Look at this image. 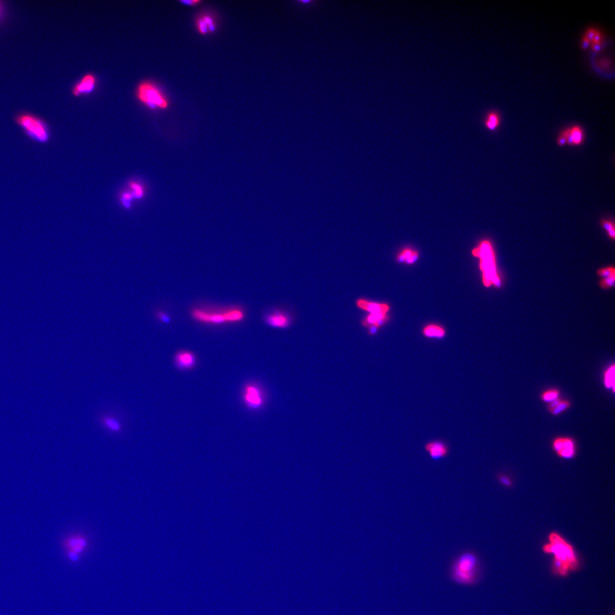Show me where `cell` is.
Instances as JSON below:
<instances>
[{
    "label": "cell",
    "mask_w": 615,
    "mask_h": 615,
    "mask_svg": "<svg viewBox=\"0 0 615 615\" xmlns=\"http://www.w3.org/2000/svg\"><path fill=\"white\" fill-rule=\"evenodd\" d=\"M483 571L480 557L473 550L468 549L453 558L448 573L453 583L462 586L474 587L481 582Z\"/></svg>",
    "instance_id": "1"
},
{
    "label": "cell",
    "mask_w": 615,
    "mask_h": 615,
    "mask_svg": "<svg viewBox=\"0 0 615 615\" xmlns=\"http://www.w3.org/2000/svg\"><path fill=\"white\" fill-rule=\"evenodd\" d=\"M549 538V543L543 550L545 553L554 554L553 571L565 576L569 571L578 568V561L572 547L557 533H551Z\"/></svg>",
    "instance_id": "2"
},
{
    "label": "cell",
    "mask_w": 615,
    "mask_h": 615,
    "mask_svg": "<svg viewBox=\"0 0 615 615\" xmlns=\"http://www.w3.org/2000/svg\"><path fill=\"white\" fill-rule=\"evenodd\" d=\"M473 254L480 259V267L484 285L486 287L492 285L500 287L501 281L497 273L495 253L490 241L488 240L482 241L473 251Z\"/></svg>",
    "instance_id": "3"
},
{
    "label": "cell",
    "mask_w": 615,
    "mask_h": 615,
    "mask_svg": "<svg viewBox=\"0 0 615 615\" xmlns=\"http://www.w3.org/2000/svg\"><path fill=\"white\" fill-rule=\"evenodd\" d=\"M191 318L197 322L210 325L238 323L245 319V313L239 307H232L224 310H209L195 308L191 311Z\"/></svg>",
    "instance_id": "4"
},
{
    "label": "cell",
    "mask_w": 615,
    "mask_h": 615,
    "mask_svg": "<svg viewBox=\"0 0 615 615\" xmlns=\"http://www.w3.org/2000/svg\"><path fill=\"white\" fill-rule=\"evenodd\" d=\"M14 120L30 141L40 144H47L50 141V130L42 119L24 113L17 115Z\"/></svg>",
    "instance_id": "5"
},
{
    "label": "cell",
    "mask_w": 615,
    "mask_h": 615,
    "mask_svg": "<svg viewBox=\"0 0 615 615\" xmlns=\"http://www.w3.org/2000/svg\"><path fill=\"white\" fill-rule=\"evenodd\" d=\"M138 96L143 103L151 108H167L168 101L155 86L148 82L139 86Z\"/></svg>",
    "instance_id": "6"
},
{
    "label": "cell",
    "mask_w": 615,
    "mask_h": 615,
    "mask_svg": "<svg viewBox=\"0 0 615 615\" xmlns=\"http://www.w3.org/2000/svg\"><path fill=\"white\" fill-rule=\"evenodd\" d=\"M89 539L81 533L68 535L62 541V546L68 557L72 561H77L79 557L88 549Z\"/></svg>",
    "instance_id": "7"
},
{
    "label": "cell",
    "mask_w": 615,
    "mask_h": 615,
    "mask_svg": "<svg viewBox=\"0 0 615 615\" xmlns=\"http://www.w3.org/2000/svg\"><path fill=\"white\" fill-rule=\"evenodd\" d=\"M242 396L244 404L249 409L258 410L265 404L264 392L256 384H247L244 387Z\"/></svg>",
    "instance_id": "8"
},
{
    "label": "cell",
    "mask_w": 615,
    "mask_h": 615,
    "mask_svg": "<svg viewBox=\"0 0 615 615\" xmlns=\"http://www.w3.org/2000/svg\"><path fill=\"white\" fill-rule=\"evenodd\" d=\"M552 448L557 455L562 458L572 459L576 454L575 441L571 437H556L553 441Z\"/></svg>",
    "instance_id": "9"
},
{
    "label": "cell",
    "mask_w": 615,
    "mask_h": 615,
    "mask_svg": "<svg viewBox=\"0 0 615 615\" xmlns=\"http://www.w3.org/2000/svg\"><path fill=\"white\" fill-rule=\"evenodd\" d=\"M197 363L195 354L189 350H180L173 357V364L181 371H188L194 368Z\"/></svg>",
    "instance_id": "10"
},
{
    "label": "cell",
    "mask_w": 615,
    "mask_h": 615,
    "mask_svg": "<svg viewBox=\"0 0 615 615\" xmlns=\"http://www.w3.org/2000/svg\"><path fill=\"white\" fill-rule=\"evenodd\" d=\"M425 450L433 460H439L447 457L450 452L448 444L442 440L430 441L425 444Z\"/></svg>",
    "instance_id": "11"
},
{
    "label": "cell",
    "mask_w": 615,
    "mask_h": 615,
    "mask_svg": "<svg viewBox=\"0 0 615 615\" xmlns=\"http://www.w3.org/2000/svg\"><path fill=\"white\" fill-rule=\"evenodd\" d=\"M100 424L102 427L107 431L113 434H119L122 433L124 430L123 423L118 417L111 413H105L101 415L99 418Z\"/></svg>",
    "instance_id": "12"
},
{
    "label": "cell",
    "mask_w": 615,
    "mask_h": 615,
    "mask_svg": "<svg viewBox=\"0 0 615 615\" xmlns=\"http://www.w3.org/2000/svg\"><path fill=\"white\" fill-rule=\"evenodd\" d=\"M265 322L268 325L275 328L284 329L289 327L290 319L289 316L285 313L276 311L272 312L265 317Z\"/></svg>",
    "instance_id": "13"
},
{
    "label": "cell",
    "mask_w": 615,
    "mask_h": 615,
    "mask_svg": "<svg viewBox=\"0 0 615 615\" xmlns=\"http://www.w3.org/2000/svg\"><path fill=\"white\" fill-rule=\"evenodd\" d=\"M356 305L358 308L368 312L371 314H387L390 310L389 306L386 304L375 303V302L368 301L364 299H358L356 301Z\"/></svg>",
    "instance_id": "14"
},
{
    "label": "cell",
    "mask_w": 615,
    "mask_h": 615,
    "mask_svg": "<svg viewBox=\"0 0 615 615\" xmlns=\"http://www.w3.org/2000/svg\"><path fill=\"white\" fill-rule=\"evenodd\" d=\"M571 406V402L561 397L547 405V410L554 416H558L565 412Z\"/></svg>",
    "instance_id": "15"
},
{
    "label": "cell",
    "mask_w": 615,
    "mask_h": 615,
    "mask_svg": "<svg viewBox=\"0 0 615 615\" xmlns=\"http://www.w3.org/2000/svg\"><path fill=\"white\" fill-rule=\"evenodd\" d=\"M95 84V77L93 75H86L80 83L75 86L73 93L75 95H79L81 93L90 92L93 89Z\"/></svg>",
    "instance_id": "16"
},
{
    "label": "cell",
    "mask_w": 615,
    "mask_h": 615,
    "mask_svg": "<svg viewBox=\"0 0 615 615\" xmlns=\"http://www.w3.org/2000/svg\"><path fill=\"white\" fill-rule=\"evenodd\" d=\"M583 140V131L579 126L569 128L567 144L571 146L580 145L582 144Z\"/></svg>",
    "instance_id": "17"
},
{
    "label": "cell",
    "mask_w": 615,
    "mask_h": 615,
    "mask_svg": "<svg viewBox=\"0 0 615 615\" xmlns=\"http://www.w3.org/2000/svg\"><path fill=\"white\" fill-rule=\"evenodd\" d=\"M197 27L199 32L203 35L210 32H213L216 29L213 19L209 16H203L198 19Z\"/></svg>",
    "instance_id": "18"
},
{
    "label": "cell",
    "mask_w": 615,
    "mask_h": 615,
    "mask_svg": "<svg viewBox=\"0 0 615 615\" xmlns=\"http://www.w3.org/2000/svg\"><path fill=\"white\" fill-rule=\"evenodd\" d=\"M615 364L610 365V367L606 369L604 375V383L607 389L612 390L613 393H615Z\"/></svg>",
    "instance_id": "19"
},
{
    "label": "cell",
    "mask_w": 615,
    "mask_h": 615,
    "mask_svg": "<svg viewBox=\"0 0 615 615\" xmlns=\"http://www.w3.org/2000/svg\"><path fill=\"white\" fill-rule=\"evenodd\" d=\"M424 334L428 338H441L445 336L446 331L438 326L429 325L424 330Z\"/></svg>",
    "instance_id": "20"
},
{
    "label": "cell",
    "mask_w": 615,
    "mask_h": 615,
    "mask_svg": "<svg viewBox=\"0 0 615 615\" xmlns=\"http://www.w3.org/2000/svg\"><path fill=\"white\" fill-rule=\"evenodd\" d=\"M500 124V118L496 112H490L486 116L485 124L486 128L490 131H495Z\"/></svg>",
    "instance_id": "21"
},
{
    "label": "cell",
    "mask_w": 615,
    "mask_h": 615,
    "mask_svg": "<svg viewBox=\"0 0 615 615\" xmlns=\"http://www.w3.org/2000/svg\"><path fill=\"white\" fill-rule=\"evenodd\" d=\"M561 392L557 388H549L543 391L540 395V398L543 402L549 403L560 397Z\"/></svg>",
    "instance_id": "22"
},
{
    "label": "cell",
    "mask_w": 615,
    "mask_h": 615,
    "mask_svg": "<svg viewBox=\"0 0 615 615\" xmlns=\"http://www.w3.org/2000/svg\"><path fill=\"white\" fill-rule=\"evenodd\" d=\"M387 316L384 314H370L362 321V325L365 327H369L374 325L378 321L382 319Z\"/></svg>",
    "instance_id": "23"
},
{
    "label": "cell",
    "mask_w": 615,
    "mask_h": 615,
    "mask_svg": "<svg viewBox=\"0 0 615 615\" xmlns=\"http://www.w3.org/2000/svg\"><path fill=\"white\" fill-rule=\"evenodd\" d=\"M615 274H613L608 278L602 279L599 284L602 288L607 289L613 288L615 285Z\"/></svg>",
    "instance_id": "24"
},
{
    "label": "cell",
    "mask_w": 615,
    "mask_h": 615,
    "mask_svg": "<svg viewBox=\"0 0 615 615\" xmlns=\"http://www.w3.org/2000/svg\"><path fill=\"white\" fill-rule=\"evenodd\" d=\"M597 273L602 279L608 278L611 276V275L615 274V268L614 267L603 268V269L599 270Z\"/></svg>",
    "instance_id": "25"
},
{
    "label": "cell",
    "mask_w": 615,
    "mask_h": 615,
    "mask_svg": "<svg viewBox=\"0 0 615 615\" xmlns=\"http://www.w3.org/2000/svg\"><path fill=\"white\" fill-rule=\"evenodd\" d=\"M569 133V128L562 132L559 138L558 139V144L561 146H564L567 144L568 137Z\"/></svg>",
    "instance_id": "26"
},
{
    "label": "cell",
    "mask_w": 615,
    "mask_h": 615,
    "mask_svg": "<svg viewBox=\"0 0 615 615\" xmlns=\"http://www.w3.org/2000/svg\"><path fill=\"white\" fill-rule=\"evenodd\" d=\"M131 186L134 190L133 194L134 197L138 198H142L143 195L142 188L138 184L134 183H132Z\"/></svg>",
    "instance_id": "27"
},
{
    "label": "cell",
    "mask_w": 615,
    "mask_h": 615,
    "mask_svg": "<svg viewBox=\"0 0 615 615\" xmlns=\"http://www.w3.org/2000/svg\"><path fill=\"white\" fill-rule=\"evenodd\" d=\"M601 225L607 233L615 230V228L614 223L609 220H602L601 221Z\"/></svg>",
    "instance_id": "28"
},
{
    "label": "cell",
    "mask_w": 615,
    "mask_h": 615,
    "mask_svg": "<svg viewBox=\"0 0 615 615\" xmlns=\"http://www.w3.org/2000/svg\"><path fill=\"white\" fill-rule=\"evenodd\" d=\"M156 316L158 319H159L163 323H168L170 322V320H171L167 314L161 311L157 312L156 313Z\"/></svg>",
    "instance_id": "29"
},
{
    "label": "cell",
    "mask_w": 615,
    "mask_h": 615,
    "mask_svg": "<svg viewBox=\"0 0 615 615\" xmlns=\"http://www.w3.org/2000/svg\"><path fill=\"white\" fill-rule=\"evenodd\" d=\"M498 480H499L501 484L505 486H509L511 485V481L510 479L504 474H499L498 476Z\"/></svg>",
    "instance_id": "30"
},
{
    "label": "cell",
    "mask_w": 615,
    "mask_h": 615,
    "mask_svg": "<svg viewBox=\"0 0 615 615\" xmlns=\"http://www.w3.org/2000/svg\"><path fill=\"white\" fill-rule=\"evenodd\" d=\"M133 195L130 193L124 194L122 201L124 206L127 207H130L131 201L133 197Z\"/></svg>",
    "instance_id": "31"
},
{
    "label": "cell",
    "mask_w": 615,
    "mask_h": 615,
    "mask_svg": "<svg viewBox=\"0 0 615 615\" xmlns=\"http://www.w3.org/2000/svg\"><path fill=\"white\" fill-rule=\"evenodd\" d=\"M596 32H597V30L594 28H589L587 30L585 36L591 42L594 39Z\"/></svg>",
    "instance_id": "32"
},
{
    "label": "cell",
    "mask_w": 615,
    "mask_h": 615,
    "mask_svg": "<svg viewBox=\"0 0 615 615\" xmlns=\"http://www.w3.org/2000/svg\"><path fill=\"white\" fill-rule=\"evenodd\" d=\"M591 43V41L588 40L585 36H584L583 38L582 45H581V46H582V48L584 49V50H586V49L590 46Z\"/></svg>",
    "instance_id": "33"
},
{
    "label": "cell",
    "mask_w": 615,
    "mask_h": 615,
    "mask_svg": "<svg viewBox=\"0 0 615 615\" xmlns=\"http://www.w3.org/2000/svg\"><path fill=\"white\" fill-rule=\"evenodd\" d=\"M590 45L591 46V48L592 49V50L595 52H599V51L601 50L602 47V43H591Z\"/></svg>",
    "instance_id": "34"
},
{
    "label": "cell",
    "mask_w": 615,
    "mask_h": 615,
    "mask_svg": "<svg viewBox=\"0 0 615 615\" xmlns=\"http://www.w3.org/2000/svg\"><path fill=\"white\" fill-rule=\"evenodd\" d=\"M418 256H419V254L417 252H416V251L413 252V254L412 256H411V258L410 259L406 260L405 262L407 264L414 263L415 262L417 261V260L418 258Z\"/></svg>",
    "instance_id": "35"
},
{
    "label": "cell",
    "mask_w": 615,
    "mask_h": 615,
    "mask_svg": "<svg viewBox=\"0 0 615 615\" xmlns=\"http://www.w3.org/2000/svg\"><path fill=\"white\" fill-rule=\"evenodd\" d=\"M591 43H602L601 33H600L599 31H598V30H597V32H596L594 39L591 41Z\"/></svg>",
    "instance_id": "36"
},
{
    "label": "cell",
    "mask_w": 615,
    "mask_h": 615,
    "mask_svg": "<svg viewBox=\"0 0 615 615\" xmlns=\"http://www.w3.org/2000/svg\"><path fill=\"white\" fill-rule=\"evenodd\" d=\"M413 254V252L410 250V249H406V250H405L402 253L403 255L405 256L406 260L410 259L411 258V256H412Z\"/></svg>",
    "instance_id": "37"
},
{
    "label": "cell",
    "mask_w": 615,
    "mask_h": 615,
    "mask_svg": "<svg viewBox=\"0 0 615 615\" xmlns=\"http://www.w3.org/2000/svg\"><path fill=\"white\" fill-rule=\"evenodd\" d=\"M201 2H202L201 1H199V0H192V1H181V3H184V4H186V5L187 4L188 5H191V6L197 5L198 4V3H201Z\"/></svg>",
    "instance_id": "38"
},
{
    "label": "cell",
    "mask_w": 615,
    "mask_h": 615,
    "mask_svg": "<svg viewBox=\"0 0 615 615\" xmlns=\"http://www.w3.org/2000/svg\"><path fill=\"white\" fill-rule=\"evenodd\" d=\"M378 328H377L374 325L370 326L368 327V333L370 335H375L377 333V331H378Z\"/></svg>",
    "instance_id": "39"
},
{
    "label": "cell",
    "mask_w": 615,
    "mask_h": 615,
    "mask_svg": "<svg viewBox=\"0 0 615 615\" xmlns=\"http://www.w3.org/2000/svg\"><path fill=\"white\" fill-rule=\"evenodd\" d=\"M608 235L610 238L613 240L615 239V229L608 233Z\"/></svg>",
    "instance_id": "40"
},
{
    "label": "cell",
    "mask_w": 615,
    "mask_h": 615,
    "mask_svg": "<svg viewBox=\"0 0 615 615\" xmlns=\"http://www.w3.org/2000/svg\"><path fill=\"white\" fill-rule=\"evenodd\" d=\"M405 260L406 259L405 258V256H403L402 254H400L398 256V261L401 262H405Z\"/></svg>",
    "instance_id": "41"
},
{
    "label": "cell",
    "mask_w": 615,
    "mask_h": 615,
    "mask_svg": "<svg viewBox=\"0 0 615 615\" xmlns=\"http://www.w3.org/2000/svg\"></svg>",
    "instance_id": "42"
}]
</instances>
